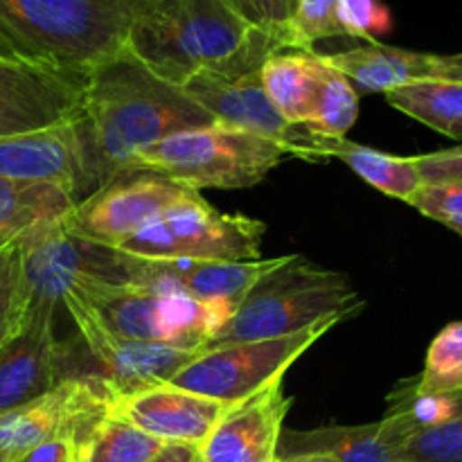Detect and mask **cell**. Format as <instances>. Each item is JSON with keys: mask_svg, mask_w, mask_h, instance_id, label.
<instances>
[{"mask_svg": "<svg viewBox=\"0 0 462 462\" xmlns=\"http://www.w3.org/2000/svg\"><path fill=\"white\" fill-rule=\"evenodd\" d=\"M61 305L75 320L90 361L97 365L93 374H97L116 395H129L167 383L203 350V347L143 343L117 337L79 296H66Z\"/></svg>", "mask_w": 462, "mask_h": 462, "instance_id": "obj_12", "label": "cell"}, {"mask_svg": "<svg viewBox=\"0 0 462 462\" xmlns=\"http://www.w3.org/2000/svg\"><path fill=\"white\" fill-rule=\"evenodd\" d=\"M192 194L197 192L153 171H129L77 201L63 224L86 242L120 248L144 224Z\"/></svg>", "mask_w": 462, "mask_h": 462, "instance_id": "obj_11", "label": "cell"}, {"mask_svg": "<svg viewBox=\"0 0 462 462\" xmlns=\"http://www.w3.org/2000/svg\"><path fill=\"white\" fill-rule=\"evenodd\" d=\"M388 104L429 129L462 140V81H424L386 93Z\"/></svg>", "mask_w": 462, "mask_h": 462, "instance_id": "obj_25", "label": "cell"}, {"mask_svg": "<svg viewBox=\"0 0 462 462\" xmlns=\"http://www.w3.org/2000/svg\"><path fill=\"white\" fill-rule=\"evenodd\" d=\"M422 183H445L458 180L462 183V143L442 152L415 156Z\"/></svg>", "mask_w": 462, "mask_h": 462, "instance_id": "obj_35", "label": "cell"}, {"mask_svg": "<svg viewBox=\"0 0 462 462\" xmlns=\"http://www.w3.org/2000/svg\"><path fill=\"white\" fill-rule=\"evenodd\" d=\"M361 307L364 300L350 289L346 275L320 269L302 255H287L278 269L248 291L224 328L208 338L203 350L287 337L320 320L350 319Z\"/></svg>", "mask_w": 462, "mask_h": 462, "instance_id": "obj_4", "label": "cell"}, {"mask_svg": "<svg viewBox=\"0 0 462 462\" xmlns=\"http://www.w3.org/2000/svg\"><path fill=\"white\" fill-rule=\"evenodd\" d=\"M81 81L0 52V138L36 134L75 120Z\"/></svg>", "mask_w": 462, "mask_h": 462, "instance_id": "obj_14", "label": "cell"}, {"mask_svg": "<svg viewBox=\"0 0 462 462\" xmlns=\"http://www.w3.org/2000/svg\"><path fill=\"white\" fill-rule=\"evenodd\" d=\"M341 0H298L289 21L293 50H314L323 39L346 36L338 21Z\"/></svg>", "mask_w": 462, "mask_h": 462, "instance_id": "obj_29", "label": "cell"}, {"mask_svg": "<svg viewBox=\"0 0 462 462\" xmlns=\"http://www.w3.org/2000/svg\"><path fill=\"white\" fill-rule=\"evenodd\" d=\"M289 409L291 397L284 395L282 379L230 404L199 447V462H275Z\"/></svg>", "mask_w": 462, "mask_h": 462, "instance_id": "obj_15", "label": "cell"}, {"mask_svg": "<svg viewBox=\"0 0 462 462\" xmlns=\"http://www.w3.org/2000/svg\"><path fill=\"white\" fill-rule=\"evenodd\" d=\"M104 388L108 386L97 374H77L48 395L0 413V458L16 462L36 445L70 427L81 409Z\"/></svg>", "mask_w": 462, "mask_h": 462, "instance_id": "obj_18", "label": "cell"}, {"mask_svg": "<svg viewBox=\"0 0 462 462\" xmlns=\"http://www.w3.org/2000/svg\"><path fill=\"white\" fill-rule=\"evenodd\" d=\"M27 293L23 280L21 246L16 239L0 244V343L23 325L27 314Z\"/></svg>", "mask_w": 462, "mask_h": 462, "instance_id": "obj_28", "label": "cell"}, {"mask_svg": "<svg viewBox=\"0 0 462 462\" xmlns=\"http://www.w3.org/2000/svg\"><path fill=\"white\" fill-rule=\"evenodd\" d=\"M149 462H199V449L188 445H165Z\"/></svg>", "mask_w": 462, "mask_h": 462, "instance_id": "obj_36", "label": "cell"}, {"mask_svg": "<svg viewBox=\"0 0 462 462\" xmlns=\"http://www.w3.org/2000/svg\"><path fill=\"white\" fill-rule=\"evenodd\" d=\"M215 125L180 86L153 75L131 50L99 63L81 81L72 129L79 147L77 201L134 171L135 158L152 144Z\"/></svg>", "mask_w": 462, "mask_h": 462, "instance_id": "obj_1", "label": "cell"}, {"mask_svg": "<svg viewBox=\"0 0 462 462\" xmlns=\"http://www.w3.org/2000/svg\"><path fill=\"white\" fill-rule=\"evenodd\" d=\"M356 116H359V93L346 75L328 66L320 57V79L307 129L319 135H328V138H346Z\"/></svg>", "mask_w": 462, "mask_h": 462, "instance_id": "obj_26", "label": "cell"}, {"mask_svg": "<svg viewBox=\"0 0 462 462\" xmlns=\"http://www.w3.org/2000/svg\"><path fill=\"white\" fill-rule=\"evenodd\" d=\"M275 462H337L328 454H296V456H282L275 458Z\"/></svg>", "mask_w": 462, "mask_h": 462, "instance_id": "obj_37", "label": "cell"}, {"mask_svg": "<svg viewBox=\"0 0 462 462\" xmlns=\"http://www.w3.org/2000/svg\"><path fill=\"white\" fill-rule=\"evenodd\" d=\"M346 319H329L278 338L228 343V346L201 350L185 368L170 379V386L210 397V400L237 404L255 393L280 382L289 368L325 337L334 325Z\"/></svg>", "mask_w": 462, "mask_h": 462, "instance_id": "obj_9", "label": "cell"}, {"mask_svg": "<svg viewBox=\"0 0 462 462\" xmlns=\"http://www.w3.org/2000/svg\"><path fill=\"white\" fill-rule=\"evenodd\" d=\"M0 179L54 180L79 188V147L72 122L36 134L0 138Z\"/></svg>", "mask_w": 462, "mask_h": 462, "instance_id": "obj_19", "label": "cell"}, {"mask_svg": "<svg viewBox=\"0 0 462 462\" xmlns=\"http://www.w3.org/2000/svg\"><path fill=\"white\" fill-rule=\"evenodd\" d=\"M264 233V221L224 215L197 192L144 224L120 251L161 262H248L260 260Z\"/></svg>", "mask_w": 462, "mask_h": 462, "instance_id": "obj_7", "label": "cell"}, {"mask_svg": "<svg viewBox=\"0 0 462 462\" xmlns=\"http://www.w3.org/2000/svg\"><path fill=\"white\" fill-rule=\"evenodd\" d=\"M280 50L284 48L278 41L253 30L242 48L212 66L201 68L180 88L215 122L275 140L289 149V156L300 158L311 131L284 122L271 106L262 81L266 59Z\"/></svg>", "mask_w": 462, "mask_h": 462, "instance_id": "obj_6", "label": "cell"}, {"mask_svg": "<svg viewBox=\"0 0 462 462\" xmlns=\"http://www.w3.org/2000/svg\"><path fill=\"white\" fill-rule=\"evenodd\" d=\"M287 3H289V9H291V12H293V7H296L298 0H287Z\"/></svg>", "mask_w": 462, "mask_h": 462, "instance_id": "obj_38", "label": "cell"}, {"mask_svg": "<svg viewBox=\"0 0 462 462\" xmlns=\"http://www.w3.org/2000/svg\"><path fill=\"white\" fill-rule=\"evenodd\" d=\"M0 462H14V460H7V458H0Z\"/></svg>", "mask_w": 462, "mask_h": 462, "instance_id": "obj_39", "label": "cell"}, {"mask_svg": "<svg viewBox=\"0 0 462 462\" xmlns=\"http://www.w3.org/2000/svg\"><path fill=\"white\" fill-rule=\"evenodd\" d=\"M409 203L424 217L440 221L462 237V183L458 180L422 183Z\"/></svg>", "mask_w": 462, "mask_h": 462, "instance_id": "obj_31", "label": "cell"}, {"mask_svg": "<svg viewBox=\"0 0 462 462\" xmlns=\"http://www.w3.org/2000/svg\"><path fill=\"white\" fill-rule=\"evenodd\" d=\"M30 302L59 307L70 293L88 298L106 287L134 284V260L120 248L86 242L61 219L16 239Z\"/></svg>", "mask_w": 462, "mask_h": 462, "instance_id": "obj_8", "label": "cell"}, {"mask_svg": "<svg viewBox=\"0 0 462 462\" xmlns=\"http://www.w3.org/2000/svg\"><path fill=\"white\" fill-rule=\"evenodd\" d=\"M75 194L54 180L0 179V239H18L61 219L75 208Z\"/></svg>", "mask_w": 462, "mask_h": 462, "instance_id": "obj_23", "label": "cell"}, {"mask_svg": "<svg viewBox=\"0 0 462 462\" xmlns=\"http://www.w3.org/2000/svg\"><path fill=\"white\" fill-rule=\"evenodd\" d=\"M320 79V57L316 50H280L262 68L266 97L284 122L307 126L314 111Z\"/></svg>", "mask_w": 462, "mask_h": 462, "instance_id": "obj_22", "label": "cell"}, {"mask_svg": "<svg viewBox=\"0 0 462 462\" xmlns=\"http://www.w3.org/2000/svg\"><path fill=\"white\" fill-rule=\"evenodd\" d=\"M111 393V388H104L93 402H88V404L81 409V413L72 420L70 427L59 431L57 436L48 438V440L41 442V445H36L34 449L27 451V454L21 456L16 462H77V429H79V422L97 402H102L104 397H108Z\"/></svg>", "mask_w": 462, "mask_h": 462, "instance_id": "obj_34", "label": "cell"}, {"mask_svg": "<svg viewBox=\"0 0 462 462\" xmlns=\"http://www.w3.org/2000/svg\"><path fill=\"white\" fill-rule=\"evenodd\" d=\"M113 397L86 413L77 429V462H149L162 442L147 436L113 409Z\"/></svg>", "mask_w": 462, "mask_h": 462, "instance_id": "obj_21", "label": "cell"}, {"mask_svg": "<svg viewBox=\"0 0 462 462\" xmlns=\"http://www.w3.org/2000/svg\"><path fill=\"white\" fill-rule=\"evenodd\" d=\"M5 242V239H0V244H3Z\"/></svg>", "mask_w": 462, "mask_h": 462, "instance_id": "obj_40", "label": "cell"}, {"mask_svg": "<svg viewBox=\"0 0 462 462\" xmlns=\"http://www.w3.org/2000/svg\"><path fill=\"white\" fill-rule=\"evenodd\" d=\"M325 158H338L374 189L406 203L422 185L415 158L393 156V153L352 143L347 138H328V135H319L311 131V138L302 149L300 161L319 162Z\"/></svg>", "mask_w": 462, "mask_h": 462, "instance_id": "obj_20", "label": "cell"}, {"mask_svg": "<svg viewBox=\"0 0 462 462\" xmlns=\"http://www.w3.org/2000/svg\"><path fill=\"white\" fill-rule=\"evenodd\" d=\"M289 158V149L264 135L215 125L180 131L135 158L134 171H153L183 188H251Z\"/></svg>", "mask_w": 462, "mask_h": 462, "instance_id": "obj_5", "label": "cell"}, {"mask_svg": "<svg viewBox=\"0 0 462 462\" xmlns=\"http://www.w3.org/2000/svg\"><path fill=\"white\" fill-rule=\"evenodd\" d=\"M415 388L427 395H454L462 391V320L449 323L433 338Z\"/></svg>", "mask_w": 462, "mask_h": 462, "instance_id": "obj_27", "label": "cell"}, {"mask_svg": "<svg viewBox=\"0 0 462 462\" xmlns=\"http://www.w3.org/2000/svg\"><path fill=\"white\" fill-rule=\"evenodd\" d=\"M402 462H462V415L411 436L397 447Z\"/></svg>", "mask_w": 462, "mask_h": 462, "instance_id": "obj_30", "label": "cell"}, {"mask_svg": "<svg viewBox=\"0 0 462 462\" xmlns=\"http://www.w3.org/2000/svg\"><path fill=\"white\" fill-rule=\"evenodd\" d=\"M84 300L117 337L180 347H203L235 314L228 307L206 305L185 293L143 284L106 287Z\"/></svg>", "mask_w": 462, "mask_h": 462, "instance_id": "obj_10", "label": "cell"}, {"mask_svg": "<svg viewBox=\"0 0 462 462\" xmlns=\"http://www.w3.org/2000/svg\"><path fill=\"white\" fill-rule=\"evenodd\" d=\"M251 32L230 0H134L126 48L153 75L183 86L242 48Z\"/></svg>", "mask_w": 462, "mask_h": 462, "instance_id": "obj_3", "label": "cell"}, {"mask_svg": "<svg viewBox=\"0 0 462 462\" xmlns=\"http://www.w3.org/2000/svg\"><path fill=\"white\" fill-rule=\"evenodd\" d=\"M460 397H462V391H460Z\"/></svg>", "mask_w": 462, "mask_h": 462, "instance_id": "obj_41", "label": "cell"}, {"mask_svg": "<svg viewBox=\"0 0 462 462\" xmlns=\"http://www.w3.org/2000/svg\"><path fill=\"white\" fill-rule=\"evenodd\" d=\"M338 21L346 36L364 39L365 43H374L377 34H383L393 25L391 12L382 0H341Z\"/></svg>", "mask_w": 462, "mask_h": 462, "instance_id": "obj_32", "label": "cell"}, {"mask_svg": "<svg viewBox=\"0 0 462 462\" xmlns=\"http://www.w3.org/2000/svg\"><path fill=\"white\" fill-rule=\"evenodd\" d=\"M113 409L162 445H188L199 449L230 404L161 383L129 395H116Z\"/></svg>", "mask_w": 462, "mask_h": 462, "instance_id": "obj_16", "label": "cell"}, {"mask_svg": "<svg viewBox=\"0 0 462 462\" xmlns=\"http://www.w3.org/2000/svg\"><path fill=\"white\" fill-rule=\"evenodd\" d=\"M296 454H328L337 462H402L379 422L359 427H325L314 431H282L278 458Z\"/></svg>", "mask_w": 462, "mask_h": 462, "instance_id": "obj_24", "label": "cell"}, {"mask_svg": "<svg viewBox=\"0 0 462 462\" xmlns=\"http://www.w3.org/2000/svg\"><path fill=\"white\" fill-rule=\"evenodd\" d=\"M239 16L253 27L271 39L278 41L284 50L291 48V32H289V21H291V9L287 0H230Z\"/></svg>", "mask_w": 462, "mask_h": 462, "instance_id": "obj_33", "label": "cell"}, {"mask_svg": "<svg viewBox=\"0 0 462 462\" xmlns=\"http://www.w3.org/2000/svg\"><path fill=\"white\" fill-rule=\"evenodd\" d=\"M328 66L347 77L356 93H391L424 81H462V52L433 54L365 43L346 52L320 54Z\"/></svg>", "mask_w": 462, "mask_h": 462, "instance_id": "obj_17", "label": "cell"}, {"mask_svg": "<svg viewBox=\"0 0 462 462\" xmlns=\"http://www.w3.org/2000/svg\"><path fill=\"white\" fill-rule=\"evenodd\" d=\"M134 0H0V52L84 79L126 45Z\"/></svg>", "mask_w": 462, "mask_h": 462, "instance_id": "obj_2", "label": "cell"}, {"mask_svg": "<svg viewBox=\"0 0 462 462\" xmlns=\"http://www.w3.org/2000/svg\"><path fill=\"white\" fill-rule=\"evenodd\" d=\"M54 310L48 302H30L21 328L0 343V413L30 404L75 377L70 350L54 334Z\"/></svg>", "mask_w": 462, "mask_h": 462, "instance_id": "obj_13", "label": "cell"}]
</instances>
